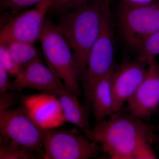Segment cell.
<instances>
[{"instance_id":"cell-1","label":"cell","mask_w":159,"mask_h":159,"mask_svg":"<svg viewBox=\"0 0 159 159\" xmlns=\"http://www.w3.org/2000/svg\"><path fill=\"white\" fill-rule=\"evenodd\" d=\"M156 127L129 113H114L84 133L111 159H154Z\"/></svg>"},{"instance_id":"cell-2","label":"cell","mask_w":159,"mask_h":159,"mask_svg":"<svg viewBox=\"0 0 159 159\" xmlns=\"http://www.w3.org/2000/svg\"><path fill=\"white\" fill-rule=\"evenodd\" d=\"M111 0H93L86 6L55 15L58 29L70 46L80 79L82 80L89 54L99 36L102 16Z\"/></svg>"},{"instance_id":"cell-3","label":"cell","mask_w":159,"mask_h":159,"mask_svg":"<svg viewBox=\"0 0 159 159\" xmlns=\"http://www.w3.org/2000/svg\"><path fill=\"white\" fill-rule=\"evenodd\" d=\"M39 41L48 66L62 80L68 90L81 95L74 54L56 23L46 19Z\"/></svg>"},{"instance_id":"cell-4","label":"cell","mask_w":159,"mask_h":159,"mask_svg":"<svg viewBox=\"0 0 159 159\" xmlns=\"http://www.w3.org/2000/svg\"><path fill=\"white\" fill-rule=\"evenodd\" d=\"M111 5L106 8L101 29L88 59L86 70L82 78L86 107L89 108L91 93L96 84L115 67L114 41Z\"/></svg>"},{"instance_id":"cell-5","label":"cell","mask_w":159,"mask_h":159,"mask_svg":"<svg viewBox=\"0 0 159 159\" xmlns=\"http://www.w3.org/2000/svg\"><path fill=\"white\" fill-rule=\"evenodd\" d=\"M117 18L123 39L131 48L138 50L146 38L159 30V0L141 6L121 2Z\"/></svg>"},{"instance_id":"cell-6","label":"cell","mask_w":159,"mask_h":159,"mask_svg":"<svg viewBox=\"0 0 159 159\" xmlns=\"http://www.w3.org/2000/svg\"><path fill=\"white\" fill-rule=\"evenodd\" d=\"M46 131L31 119L21 104L16 108L0 109V141H11L43 157Z\"/></svg>"},{"instance_id":"cell-7","label":"cell","mask_w":159,"mask_h":159,"mask_svg":"<svg viewBox=\"0 0 159 159\" xmlns=\"http://www.w3.org/2000/svg\"><path fill=\"white\" fill-rule=\"evenodd\" d=\"M43 159H88L99 156V145L77 129H47L43 142Z\"/></svg>"},{"instance_id":"cell-8","label":"cell","mask_w":159,"mask_h":159,"mask_svg":"<svg viewBox=\"0 0 159 159\" xmlns=\"http://www.w3.org/2000/svg\"><path fill=\"white\" fill-rule=\"evenodd\" d=\"M55 0H43L34 9L11 16L2 27L0 43L13 41L34 43L39 40L49 9Z\"/></svg>"},{"instance_id":"cell-9","label":"cell","mask_w":159,"mask_h":159,"mask_svg":"<svg viewBox=\"0 0 159 159\" xmlns=\"http://www.w3.org/2000/svg\"><path fill=\"white\" fill-rule=\"evenodd\" d=\"M25 89H33L41 93L57 97L68 90L62 80L40 58L25 66L11 83V91L20 93Z\"/></svg>"},{"instance_id":"cell-10","label":"cell","mask_w":159,"mask_h":159,"mask_svg":"<svg viewBox=\"0 0 159 159\" xmlns=\"http://www.w3.org/2000/svg\"><path fill=\"white\" fill-rule=\"evenodd\" d=\"M126 111L139 119H150L159 109V65L156 59L149 61L145 77L127 100Z\"/></svg>"},{"instance_id":"cell-11","label":"cell","mask_w":159,"mask_h":159,"mask_svg":"<svg viewBox=\"0 0 159 159\" xmlns=\"http://www.w3.org/2000/svg\"><path fill=\"white\" fill-rule=\"evenodd\" d=\"M147 68V63L137 59L116 67L112 80L114 113L122 111L142 83Z\"/></svg>"},{"instance_id":"cell-12","label":"cell","mask_w":159,"mask_h":159,"mask_svg":"<svg viewBox=\"0 0 159 159\" xmlns=\"http://www.w3.org/2000/svg\"><path fill=\"white\" fill-rule=\"evenodd\" d=\"M20 104L31 119L44 129L57 128L66 122L57 96L44 93L25 95Z\"/></svg>"},{"instance_id":"cell-13","label":"cell","mask_w":159,"mask_h":159,"mask_svg":"<svg viewBox=\"0 0 159 159\" xmlns=\"http://www.w3.org/2000/svg\"><path fill=\"white\" fill-rule=\"evenodd\" d=\"M116 67L99 80L94 86L89 101L96 122L114 113L112 80Z\"/></svg>"},{"instance_id":"cell-14","label":"cell","mask_w":159,"mask_h":159,"mask_svg":"<svg viewBox=\"0 0 159 159\" xmlns=\"http://www.w3.org/2000/svg\"><path fill=\"white\" fill-rule=\"evenodd\" d=\"M77 97L66 90L58 97L66 122L76 125L85 133L90 129L88 109L80 104Z\"/></svg>"},{"instance_id":"cell-15","label":"cell","mask_w":159,"mask_h":159,"mask_svg":"<svg viewBox=\"0 0 159 159\" xmlns=\"http://www.w3.org/2000/svg\"><path fill=\"white\" fill-rule=\"evenodd\" d=\"M4 45L15 61L23 68L34 60L40 58L39 51L32 43L13 41Z\"/></svg>"},{"instance_id":"cell-16","label":"cell","mask_w":159,"mask_h":159,"mask_svg":"<svg viewBox=\"0 0 159 159\" xmlns=\"http://www.w3.org/2000/svg\"><path fill=\"white\" fill-rule=\"evenodd\" d=\"M43 159L41 155L10 141H0V159Z\"/></svg>"},{"instance_id":"cell-17","label":"cell","mask_w":159,"mask_h":159,"mask_svg":"<svg viewBox=\"0 0 159 159\" xmlns=\"http://www.w3.org/2000/svg\"><path fill=\"white\" fill-rule=\"evenodd\" d=\"M137 59L148 63L159 55V30L145 40L138 50Z\"/></svg>"},{"instance_id":"cell-18","label":"cell","mask_w":159,"mask_h":159,"mask_svg":"<svg viewBox=\"0 0 159 159\" xmlns=\"http://www.w3.org/2000/svg\"><path fill=\"white\" fill-rule=\"evenodd\" d=\"M93 0H55L49 9L48 13L55 15L79 9L91 2Z\"/></svg>"},{"instance_id":"cell-19","label":"cell","mask_w":159,"mask_h":159,"mask_svg":"<svg viewBox=\"0 0 159 159\" xmlns=\"http://www.w3.org/2000/svg\"><path fill=\"white\" fill-rule=\"evenodd\" d=\"M0 65L9 75L16 77L22 71L24 68L18 64L10 55L6 46L0 44Z\"/></svg>"},{"instance_id":"cell-20","label":"cell","mask_w":159,"mask_h":159,"mask_svg":"<svg viewBox=\"0 0 159 159\" xmlns=\"http://www.w3.org/2000/svg\"><path fill=\"white\" fill-rule=\"evenodd\" d=\"M43 0H1L2 11H10L12 14L32 6H35Z\"/></svg>"},{"instance_id":"cell-21","label":"cell","mask_w":159,"mask_h":159,"mask_svg":"<svg viewBox=\"0 0 159 159\" xmlns=\"http://www.w3.org/2000/svg\"><path fill=\"white\" fill-rule=\"evenodd\" d=\"M25 96L12 91L0 94V109L11 108L16 104H20Z\"/></svg>"},{"instance_id":"cell-22","label":"cell","mask_w":159,"mask_h":159,"mask_svg":"<svg viewBox=\"0 0 159 159\" xmlns=\"http://www.w3.org/2000/svg\"><path fill=\"white\" fill-rule=\"evenodd\" d=\"M9 75L7 71L0 65V94L11 91V82L9 81Z\"/></svg>"},{"instance_id":"cell-23","label":"cell","mask_w":159,"mask_h":159,"mask_svg":"<svg viewBox=\"0 0 159 159\" xmlns=\"http://www.w3.org/2000/svg\"><path fill=\"white\" fill-rule=\"evenodd\" d=\"M159 0H121L122 2L133 6H141L154 2Z\"/></svg>"},{"instance_id":"cell-24","label":"cell","mask_w":159,"mask_h":159,"mask_svg":"<svg viewBox=\"0 0 159 159\" xmlns=\"http://www.w3.org/2000/svg\"><path fill=\"white\" fill-rule=\"evenodd\" d=\"M156 142L157 144L158 147L159 149V135H156L155 137V142Z\"/></svg>"},{"instance_id":"cell-25","label":"cell","mask_w":159,"mask_h":159,"mask_svg":"<svg viewBox=\"0 0 159 159\" xmlns=\"http://www.w3.org/2000/svg\"></svg>"}]
</instances>
